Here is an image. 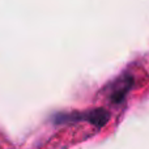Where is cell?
<instances>
[{"label": "cell", "instance_id": "obj_1", "mask_svg": "<svg viewBox=\"0 0 149 149\" xmlns=\"http://www.w3.org/2000/svg\"><path fill=\"white\" fill-rule=\"evenodd\" d=\"M132 86V79L131 77H123V79H119L116 81V85L113 88V92L110 94V98L113 100V102H122V101L126 98V94L128 93V90Z\"/></svg>", "mask_w": 149, "mask_h": 149}]
</instances>
